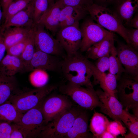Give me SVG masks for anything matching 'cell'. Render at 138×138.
I'll list each match as a JSON object with an SVG mask.
<instances>
[{
    "mask_svg": "<svg viewBox=\"0 0 138 138\" xmlns=\"http://www.w3.org/2000/svg\"><path fill=\"white\" fill-rule=\"evenodd\" d=\"M90 62L79 51L67 55L62 60L61 72L68 82L94 88L91 81L93 76Z\"/></svg>",
    "mask_w": 138,
    "mask_h": 138,
    "instance_id": "6da1fadb",
    "label": "cell"
},
{
    "mask_svg": "<svg viewBox=\"0 0 138 138\" xmlns=\"http://www.w3.org/2000/svg\"><path fill=\"white\" fill-rule=\"evenodd\" d=\"M91 18L97 23L110 32H115L122 37L127 44L128 29L126 28L116 13L103 6L93 3L87 8Z\"/></svg>",
    "mask_w": 138,
    "mask_h": 138,
    "instance_id": "7a4b0ae2",
    "label": "cell"
},
{
    "mask_svg": "<svg viewBox=\"0 0 138 138\" xmlns=\"http://www.w3.org/2000/svg\"><path fill=\"white\" fill-rule=\"evenodd\" d=\"M57 88L55 85H46L34 89H18L8 101L23 114L36 106L45 97Z\"/></svg>",
    "mask_w": 138,
    "mask_h": 138,
    "instance_id": "3957f363",
    "label": "cell"
},
{
    "mask_svg": "<svg viewBox=\"0 0 138 138\" xmlns=\"http://www.w3.org/2000/svg\"><path fill=\"white\" fill-rule=\"evenodd\" d=\"M72 107L62 112L45 126L39 137L62 138L67 133L76 118L82 110Z\"/></svg>",
    "mask_w": 138,
    "mask_h": 138,
    "instance_id": "277c9868",
    "label": "cell"
},
{
    "mask_svg": "<svg viewBox=\"0 0 138 138\" xmlns=\"http://www.w3.org/2000/svg\"><path fill=\"white\" fill-rule=\"evenodd\" d=\"M60 91L70 97L80 107L91 110L100 107L101 103L94 88H84L82 86L68 82L60 85Z\"/></svg>",
    "mask_w": 138,
    "mask_h": 138,
    "instance_id": "5b68a950",
    "label": "cell"
},
{
    "mask_svg": "<svg viewBox=\"0 0 138 138\" xmlns=\"http://www.w3.org/2000/svg\"><path fill=\"white\" fill-rule=\"evenodd\" d=\"M126 74L119 79L117 94L124 109H132L138 117V77Z\"/></svg>",
    "mask_w": 138,
    "mask_h": 138,
    "instance_id": "8992f818",
    "label": "cell"
},
{
    "mask_svg": "<svg viewBox=\"0 0 138 138\" xmlns=\"http://www.w3.org/2000/svg\"><path fill=\"white\" fill-rule=\"evenodd\" d=\"M43 99L36 106L22 115L19 121L16 123L25 138L38 137L46 125L41 110Z\"/></svg>",
    "mask_w": 138,
    "mask_h": 138,
    "instance_id": "52a82bcc",
    "label": "cell"
},
{
    "mask_svg": "<svg viewBox=\"0 0 138 138\" xmlns=\"http://www.w3.org/2000/svg\"><path fill=\"white\" fill-rule=\"evenodd\" d=\"M36 50L64 58V50L59 41L49 32L44 25L39 23L33 27Z\"/></svg>",
    "mask_w": 138,
    "mask_h": 138,
    "instance_id": "ba28073f",
    "label": "cell"
},
{
    "mask_svg": "<svg viewBox=\"0 0 138 138\" xmlns=\"http://www.w3.org/2000/svg\"><path fill=\"white\" fill-rule=\"evenodd\" d=\"M59 41L67 55L75 53L80 50L82 39L79 22L59 30L56 34Z\"/></svg>",
    "mask_w": 138,
    "mask_h": 138,
    "instance_id": "9c48e42d",
    "label": "cell"
},
{
    "mask_svg": "<svg viewBox=\"0 0 138 138\" xmlns=\"http://www.w3.org/2000/svg\"><path fill=\"white\" fill-rule=\"evenodd\" d=\"M82 39L80 50L86 51L90 47L103 39L110 32L91 18L84 20L80 28Z\"/></svg>",
    "mask_w": 138,
    "mask_h": 138,
    "instance_id": "30bf717a",
    "label": "cell"
},
{
    "mask_svg": "<svg viewBox=\"0 0 138 138\" xmlns=\"http://www.w3.org/2000/svg\"><path fill=\"white\" fill-rule=\"evenodd\" d=\"M59 57L36 50L32 59L24 68L23 73L38 69L61 72L62 60Z\"/></svg>",
    "mask_w": 138,
    "mask_h": 138,
    "instance_id": "8fae6325",
    "label": "cell"
},
{
    "mask_svg": "<svg viewBox=\"0 0 138 138\" xmlns=\"http://www.w3.org/2000/svg\"><path fill=\"white\" fill-rule=\"evenodd\" d=\"M72 107L71 101L63 94L53 95L44 101L43 100L41 110L46 124L58 114Z\"/></svg>",
    "mask_w": 138,
    "mask_h": 138,
    "instance_id": "7c38bea8",
    "label": "cell"
},
{
    "mask_svg": "<svg viewBox=\"0 0 138 138\" xmlns=\"http://www.w3.org/2000/svg\"><path fill=\"white\" fill-rule=\"evenodd\" d=\"M116 49L118 56L124 66L125 73L133 76L138 77V54L137 50L130 45L118 41Z\"/></svg>",
    "mask_w": 138,
    "mask_h": 138,
    "instance_id": "4fadbf2b",
    "label": "cell"
},
{
    "mask_svg": "<svg viewBox=\"0 0 138 138\" xmlns=\"http://www.w3.org/2000/svg\"><path fill=\"white\" fill-rule=\"evenodd\" d=\"M95 91L101 103L100 111L113 120L121 122L124 109L116 97L100 89Z\"/></svg>",
    "mask_w": 138,
    "mask_h": 138,
    "instance_id": "5bb4252c",
    "label": "cell"
},
{
    "mask_svg": "<svg viewBox=\"0 0 138 138\" xmlns=\"http://www.w3.org/2000/svg\"><path fill=\"white\" fill-rule=\"evenodd\" d=\"M90 66L94 78L93 85L99 84L103 91L116 97L118 80L116 77L109 72H101L91 62Z\"/></svg>",
    "mask_w": 138,
    "mask_h": 138,
    "instance_id": "9a60e30c",
    "label": "cell"
},
{
    "mask_svg": "<svg viewBox=\"0 0 138 138\" xmlns=\"http://www.w3.org/2000/svg\"><path fill=\"white\" fill-rule=\"evenodd\" d=\"M33 13L32 0L26 8L12 17L2 28L16 27L32 28L36 24L33 19Z\"/></svg>",
    "mask_w": 138,
    "mask_h": 138,
    "instance_id": "2e32d148",
    "label": "cell"
},
{
    "mask_svg": "<svg viewBox=\"0 0 138 138\" xmlns=\"http://www.w3.org/2000/svg\"><path fill=\"white\" fill-rule=\"evenodd\" d=\"M33 27L32 28L16 27L2 28V34L6 50L30 37L33 32Z\"/></svg>",
    "mask_w": 138,
    "mask_h": 138,
    "instance_id": "e0dca14e",
    "label": "cell"
},
{
    "mask_svg": "<svg viewBox=\"0 0 138 138\" xmlns=\"http://www.w3.org/2000/svg\"><path fill=\"white\" fill-rule=\"evenodd\" d=\"M88 115L85 111L82 110L75 120L73 124L65 138H88L93 137L89 132Z\"/></svg>",
    "mask_w": 138,
    "mask_h": 138,
    "instance_id": "ac0fdd59",
    "label": "cell"
},
{
    "mask_svg": "<svg viewBox=\"0 0 138 138\" xmlns=\"http://www.w3.org/2000/svg\"><path fill=\"white\" fill-rule=\"evenodd\" d=\"M87 12L86 9L81 7H64L60 13L59 30L79 22L85 17Z\"/></svg>",
    "mask_w": 138,
    "mask_h": 138,
    "instance_id": "d6986e66",
    "label": "cell"
},
{
    "mask_svg": "<svg viewBox=\"0 0 138 138\" xmlns=\"http://www.w3.org/2000/svg\"><path fill=\"white\" fill-rule=\"evenodd\" d=\"M113 33L110 32L103 39L89 47L86 51V57L96 60L110 52L114 45Z\"/></svg>",
    "mask_w": 138,
    "mask_h": 138,
    "instance_id": "ffe728a7",
    "label": "cell"
},
{
    "mask_svg": "<svg viewBox=\"0 0 138 138\" xmlns=\"http://www.w3.org/2000/svg\"><path fill=\"white\" fill-rule=\"evenodd\" d=\"M63 7L59 3L55 2L51 9L37 23L42 24L52 35H55L59 30L60 13Z\"/></svg>",
    "mask_w": 138,
    "mask_h": 138,
    "instance_id": "44dd1931",
    "label": "cell"
},
{
    "mask_svg": "<svg viewBox=\"0 0 138 138\" xmlns=\"http://www.w3.org/2000/svg\"><path fill=\"white\" fill-rule=\"evenodd\" d=\"M24 64L19 57L7 54L0 62V74L8 76L23 73Z\"/></svg>",
    "mask_w": 138,
    "mask_h": 138,
    "instance_id": "7402d4cb",
    "label": "cell"
},
{
    "mask_svg": "<svg viewBox=\"0 0 138 138\" xmlns=\"http://www.w3.org/2000/svg\"><path fill=\"white\" fill-rule=\"evenodd\" d=\"M138 8V0H120L115 12L124 26H128Z\"/></svg>",
    "mask_w": 138,
    "mask_h": 138,
    "instance_id": "603a6c76",
    "label": "cell"
},
{
    "mask_svg": "<svg viewBox=\"0 0 138 138\" xmlns=\"http://www.w3.org/2000/svg\"><path fill=\"white\" fill-rule=\"evenodd\" d=\"M18 89L14 76H8L0 74V105L8 101Z\"/></svg>",
    "mask_w": 138,
    "mask_h": 138,
    "instance_id": "cb8c5ba5",
    "label": "cell"
},
{
    "mask_svg": "<svg viewBox=\"0 0 138 138\" xmlns=\"http://www.w3.org/2000/svg\"><path fill=\"white\" fill-rule=\"evenodd\" d=\"M110 122L104 115L95 111L89 126L93 138H100L102 134L106 130Z\"/></svg>",
    "mask_w": 138,
    "mask_h": 138,
    "instance_id": "d4e9b609",
    "label": "cell"
},
{
    "mask_svg": "<svg viewBox=\"0 0 138 138\" xmlns=\"http://www.w3.org/2000/svg\"><path fill=\"white\" fill-rule=\"evenodd\" d=\"M22 114L8 101L0 105V121L17 123Z\"/></svg>",
    "mask_w": 138,
    "mask_h": 138,
    "instance_id": "484cf974",
    "label": "cell"
},
{
    "mask_svg": "<svg viewBox=\"0 0 138 138\" xmlns=\"http://www.w3.org/2000/svg\"><path fill=\"white\" fill-rule=\"evenodd\" d=\"M55 3V0H33V19L35 23H38Z\"/></svg>",
    "mask_w": 138,
    "mask_h": 138,
    "instance_id": "4316f807",
    "label": "cell"
},
{
    "mask_svg": "<svg viewBox=\"0 0 138 138\" xmlns=\"http://www.w3.org/2000/svg\"><path fill=\"white\" fill-rule=\"evenodd\" d=\"M138 117L135 115L130 113L128 110L124 109L121 121L125 124L130 131V133L125 135V138H138Z\"/></svg>",
    "mask_w": 138,
    "mask_h": 138,
    "instance_id": "83f0119b",
    "label": "cell"
},
{
    "mask_svg": "<svg viewBox=\"0 0 138 138\" xmlns=\"http://www.w3.org/2000/svg\"><path fill=\"white\" fill-rule=\"evenodd\" d=\"M109 60V72L114 75L118 80L122 73H125L126 72L118 58L116 48L114 45L113 46L110 52Z\"/></svg>",
    "mask_w": 138,
    "mask_h": 138,
    "instance_id": "f1b7e54d",
    "label": "cell"
},
{
    "mask_svg": "<svg viewBox=\"0 0 138 138\" xmlns=\"http://www.w3.org/2000/svg\"><path fill=\"white\" fill-rule=\"evenodd\" d=\"M32 0H14L9 5L4 17L3 25L13 16L26 8Z\"/></svg>",
    "mask_w": 138,
    "mask_h": 138,
    "instance_id": "f546056e",
    "label": "cell"
},
{
    "mask_svg": "<svg viewBox=\"0 0 138 138\" xmlns=\"http://www.w3.org/2000/svg\"><path fill=\"white\" fill-rule=\"evenodd\" d=\"M32 72L30 75L29 79L33 86L38 88L47 85L49 80V77L46 71L38 69Z\"/></svg>",
    "mask_w": 138,
    "mask_h": 138,
    "instance_id": "4dcf8cb0",
    "label": "cell"
},
{
    "mask_svg": "<svg viewBox=\"0 0 138 138\" xmlns=\"http://www.w3.org/2000/svg\"><path fill=\"white\" fill-rule=\"evenodd\" d=\"M35 50L33 32L29 39L24 51L19 57L24 64V68L32 59Z\"/></svg>",
    "mask_w": 138,
    "mask_h": 138,
    "instance_id": "1f68e13d",
    "label": "cell"
},
{
    "mask_svg": "<svg viewBox=\"0 0 138 138\" xmlns=\"http://www.w3.org/2000/svg\"><path fill=\"white\" fill-rule=\"evenodd\" d=\"M106 130L111 133L116 138L119 135L125 136L127 131L126 128L122 125L121 122L115 120L110 122Z\"/></svg>",
    "mask_w": 138,
    "mask_h": 138,
    "instance_id": "d6a6232c",
    "label": "cell"
},
{
    "mask_svg": "<svg viewBox=\"0 0 138 138\" xmlns=\"http://www.w3.org/2000/svg\"><path fill=\"white\" fill-rule=\"evenodd\" d=\"M31 36L29 37L12 46L8 48L6 50L7 54L19 57L24 51Z\"/></svg>",
    "mask_w": 138,
    "mask_h": 138,
    "instance_id": "836d02e7",
    "label": "cell"
},
{
    "mask_svg": "<svg viewBox=\"0 0 138 138\" xmlns=\"http://www.w3.org/2000/svg\"><path fill=\"white\" fill-rule=\"evenodd\" d=\"M110 52L96 60L95 65L100 72L105 73L109 71V56Z\"/></svg>",
    "mask_w": 138,
    "mask_h": 138,
    "instance_id": "e575fe53",
    "label": "cell"
},
{
    "mask_svg": "<svg viewBox=\"0 0 138 138\" xmlns=\"http://www.w3.org/2000/svg\"><path fill=\"white\" fill-rule=\"evenodd\" d=\"M129 44L136 50L138 49V29H128Z\"/></svg>",
    "mask_w": 138,
    "mask_h": 138,
    "instance_id": "d590c367",
    "label": "cell"
},
{
    "mask_svg": "<svg viewBox=\"0 0 138 138\" xmlns=\"http://www.w3.org/2000/svg\"><path fill=\"white\" fill-rule=\"evenodd\" d=\"M61 4L63 7L66 6H78L87 9L88 7L83 0H55Z\"/></svg>",
    "mask_w": 138,
    "mask_h": 138,
    "instance_id": "8d00e7d4",
    "label": "cell"
},
{
    "mask_svg": "<svg viewBox=\"0 0 138 138\" xmlns=\"http://www.w3.org/2000/svg\"><path fill=\"white\" fill-rule=\"evenodd\" d=\"M12 130L11 123L0 121V138H10Z\"/></svg>",
    "mask_w": 138,
    "mask_h": 138,
    "instance_id": "74e56055",
    "label": "cell"
},
{
    "mask_svg": "<svg viewBox=\"0 0 138 138\" xmlns=\"http://www.w3.org/2000/svg\"><path fill=\"white\" fill-rule=\"evenodd\" d=\"M11 125L12 130L10 138H25L22 132L16 123H12Z\"/></svg>",
    "mask_w": 138,
    "mask_h": 138,
    "instance_id": "f35d334b",
    "label": "cell"
},
{
    "mask_svg": "<svg viewBox=\"0 0 138 138\" xmlns=\"http://www.w3.org/2000/svg\"><path fill=\"white\" fill-rule=\"evenodd\" d=\"M6 50V48L4 42L2 27L0 28V62L4 56Z\"/></svg>",
    "mask_w": 138,
    "mask_h": 138,
    "instance_id": "ab89813d",
    "label": "cell"
},
{
    "mask_svg": "<svg viewBox=\"0 0 138 138\" xmlns=\"http://www.w3.org/2000/svg\"><path fill=\"white\" fill-rule=\"evenodd\" d=\"M14 0H1L0 3L1 6L3 15V18L7 9L10 4Z\"/></svg>",
    "mask_w": 138,
    "mask_h": 138,
    "instance_id": "60d3db41",
    "label": "cell"
},
{
    "mask_svg": "<svg viewBox=\"0 0 138 138\" xmlns=\"http://www.w3.org/2000/svg\"><path fill=\"white\" fill-rule=\"evenodd\" d=\"M128 26L138 29V15L137 14L135 15L130 20Z\"/></svg>",
    "mask_w": 138,
    "mask_h": 138,
    "instance_id": "b9f144b4",
    "label": "cell"
},
{
    "mask_svg": "<svg viewBox=\"0 0 138 138\" xmlns=\"http://www.w3.org/2000/svg\"><path fill=\"white\" fill-rule=\"evenodd\" d=\"M115 138L116 137L111 133L107 130H106L102 134L100 138Z\"/></svg>",
    "mask_w": 138,
    "mask_h": 138,
    "instance_id": "7bdbcfd3",
    "label": "cell"
},
{
    "mask_svg": "<svg viewBox=\"0 0 138 138\" xmlns=\"http://www.w3.org/2000/svg\"><path fill=\"white\" fill-rule=\"evenodd\" d=\"M3 18V15L2 9L0 3V28L2 27V25H1L2 19Z\"/></svg>",
    "mask_w": 138,
    "mask_h": 138,
    "instance_id": "ee69618b",
    "label": "cell"
},
{
    "mask_svg": "<svg viewBox=\"0 0 138 138\" xmlns=\"http://www.w3.org/2000/svg\"><path fill=\"white\" fill-rule=\"evenodd\" d=\"M86 4L89 6L93 4L92 0H83Z\"/></svg>",
    "mask_w": 138,
    "mask_h": 138,
    "instance_id": "f6af8a7d",
    "label": "cell"
},
{
    "mask_svg": "<svg viewBox=\"0 0 138 138\" xmlns=\"http://www.w3.org/2000/svg\"><path fill=\"white\" fill-rule=\"evenodd\" d=\"M114 0H98L100 2H104L107 3L112 2Z\"/></svg>",
    "mask_w": 138,
    "mask_h": 138,
    "instance_id": "bcb514c9",
    "label": "cell"
}]
</instances>
